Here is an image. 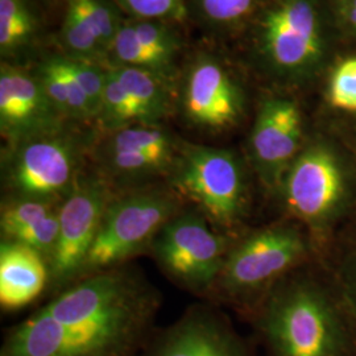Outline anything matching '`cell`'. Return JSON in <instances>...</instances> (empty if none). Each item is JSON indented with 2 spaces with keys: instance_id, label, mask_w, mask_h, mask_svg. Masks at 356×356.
<instances>
[{
  "instance_id": "cell-1",
  "label": "cell",
  "mask_w": 356,
  "mask_h": 356,
  "mask_svg": "<svg viewBox=\"0 0 356 356\" xmlns=\"http://www.w3.org/2000/svg\"><path fill=\"white\" fill-rule=\"evenodd\" d=\"M163 294L131 263L82 277L6 331L0 356H139Z\"/></svg>"
},
{
  "instance_id": "cell-2",
  "label": "cell",
  "mask_w": 356,
  "mask_h": 356,
  "mask_svg": "<svg viewBox=\"0 0 356 356\" xmlns=\"http://www.w3.org/2000/svg\"><path fill=\"white\" fill-rule=\"evenodd\" d=\"M304 267L282 277L248 314L264 356H356L355 321L335 281Z\"/></svg>"
},
{
  "instance_id": "cell-3",
  "label": "cell",
  "mask_w": 356,
  "mask_h": 356,
  "mask_svg": "<svg viewBox=\"0 0 356 356\" xmlns=\"http://www.w3.org/2000/svg\"><path fill=\"white\" fill-rule=\"evenodd\" d=\"M251 51L280 86H302L318 76L330 53L321 0H267L252 19Z\"/></svg>"
},
{
  "instance_id": "cell-4",
  "label": "cell",
  "mask_w": 356,
  "mask_h": 356,
  "mask_svg": "<svg viewBox=\"0 0 356 356\" xmlns=\"http://www.w3.org/2000/svg\"><path fill=\"white\" fill-rule=\"evenodd\" d=\"M273 197L284 218L327 238L355 211L356 164L330 140L305 141Z\"/></svg>"
},
{
  "instance_id": "cell-5",
  "label": "cell",
  "mask_w": 356,
  "mask_h": 356,
  "mask_svg": "<svg viewBox=\"0 0 356 356\" xmlns=\"http://www.w3.org/2000/svg\"><path fill=\"white\" fill-rule=\"evenodd\" d=\"M98 128L79 123L1 149V200L63 204L91 165Z\"/></svg>"
},
{
  "instance_id": "cell-6",
  "label": "cell",
  "mask_w": 356,
  "mask_h": 356,
  "mask_svg": "<svg viewBox=\"0 0 356 356\" xmlns=\"http://www.w3.org/2000/svg\"><path fill=\"white\" fill-rule=\"evenodd\" d=\"M313 242L304 226L286 218L239 235L210 296L250 314L282 277L306 266Z\"/></svg>"
},
{
  "instance_id": "cell-7",
  "label": "cell",
  "mask_w": 356,
  "mask_h": 356,
  "mask_svg": "<svg viewBox=\"0 0 356 356\" xmlns=\"http://www.w3.org/2000/svg\"><path fill=\"white\" fill-rule=\"evenodd\" d=\"M166 184L216 231L241 235L251 191L244 161L234 151L184 140Z\"/></svg>"
},
{
  "instance_id": "cell-8",
  "label": "cell",
  "mask_w": 356,
  "mask_h": 356,
  "mask_svg": "<svg viewBox=\"0 0 356 356\" xmlns=\"http://www.w3.org/2000/svg\"><path fill=\"white\" fill-rule=\"evenodd\" d=\"M186 206L166 182L116 193L103 214L79 279L148 254L157 234Z\"/></svg>"
},
{
  "instance_id": "cell-9",
  "label": "cell",
  "mask_w": 356,
  "mask_h": 356,
  "mask_svg": "<svg viewBox=\"0 0 356 356\" xmlns=\"http://www.w3.org/2000/svg\"><path fill=\"white\" fill-rule=\"evenodd\" d=\"M235 239L188 204L157 234L148 254L173 284L210 297Z\"/></svg>"
},
{
  "instance_id": "cell-10",
  "label": "cell",
  "mask_w": 356,
  "mask_h": 356,
  "mask_svg": "<svg viewBox=\"0 0 356 356\" xmlns=\"http://www.w3.org/2000/svg\"><path fill=\"white\" fill-rule=\"evenodd\" d=\"M182 139L164 124H134L102 132L91 152V168L116 193L166 182Z\"/></svg>"
},
{
  "instance_id": "cell-11",
  "label": "cell",
  "mask_w": 356,
  "mask_h": 356,
  "mask_svg": "<svg viewBox=\"0 0 356 356\" xmlns=\"http://www.w3.org/2000/svg\"><path fill=\"white\" fill-rule=\"evenodd\" d=\"M245 106L242 83L222 60L209 53L191 60L176 101L189 127L213 135L229 132L242 124Z\"/></svg>"
},
{
  "instance_id": "cell-12",
  "label": "cell",
  "mask_w": 356,
  "mask_h": 356,
  "mask_svg": "<svg viewBox=\"0 0 356 356\" xmlns=\"http://www.w3.org/2000/svg\"><path fill=\"white\" fill-rule=\"evenodd\" d=\"M115 193L92 168L60 207V232L49 260L53 297L79 280L103 214Z\"/></svg>"
},
{
  "instance_id": "cell-13",
  "label": "cell",
  "mask_w": 356,
  "mask_h": 356,
  "mask_svg": "<svg viewBox=\"0 0 356 356\" xmlns=\"http://www.w3.org/2000/svg\"><path fill=\"white\" fill-rule=\"evenodd\" d=\"M304 144V114L297 101L282 94L264 97L254 114L247 153L254 176L270 197Z\"/></svg>"
},
{
  "instance_id": "cell-14",
  "label": "cell",
  "mask_w": 356,
  "mask_h": 356,
  "mask_svg": "<svg viewBox=\"0 0 356 356\" xmlns=\"http://www.w3.org/2000/svg\"><path fill=\"white\" fill-rule=\"evenodd\" d=\"M139 356H256L229 317L211 302L189 306L156 329Z\"/></svg>"
},
{
  "instance_id": "cell-15",
  "label": "cell",
  "mask_w": 356,
  "mask_h": 356,
  "mask_svg": "<svg viewBox=\"0 0 356 356\" xmlns=\"http://www.w3.org/2000/svg\"><path fill=\"white\" fill-rule=\"evenodd\" d=\"M67 123L51 102L36 73L3 61L0 65V135L3 147L38 138Z\"/></svg>"
},
{
  "instance_id": "cell-16",
  "label": "cell",
  "mask_w": 356,
  "mask_h": 356,
  "mask_svg": "<svg viewBox=\"0 0 356 356\" xmlns=\"http://www.w3.org/2000/svg\"><path fill=\"white\" fill-rule=\"evenodd\" d=\"M51 284L48 260L13 241L0 242V307L16 312L35 302Z\"/></svg>"
},
{
  "instance_id": "cell-17",
  "label": "cell",
  "mask_w": 356,
  "mask_h": 356,
  "mask_svg": "<svg viewBox=\"0 0 356 356\" xmlns=\"http://www.w3.org/2000/svg\"><path fill=\"white\" fill-rule=\"evenodd\" d=\"M36 76L51 102L66 120L95 126L97 116L91 103L69 70L65 56H54L44 60L36 70Z\"/></svg>"
},
{
  "instance_id": "cell-18",
  "label": "cell",
  "mask_w": 356,
  "mask_h": 356,
  "mask_svg": "<svg viewBox=\"0 0 356 356\" xmlns=\"http://www.w3.org/2000/svg\"><path fill=\"white\" fill-rule=\"evenodd\" d=\"M140 110L144 124H164L175 113V85L148 70L107 65Z\"/></svg>"
},
{
  "instance_id": "cell-19",
  "label": "cell",
  "mask_w": 356,
  "mask_h": 356,
  "mask_svg": "<svg viewBox=\"0 0 356 356\" xmlns=\"http://www.w3.org/2000/svg\"><path fill=\"white\" fill-rule=\"evenodd\" d=\"M60 41L66 57L95 64L107 61L108 45L76 0L67 1Z\"/></svg>"
},
{
  "instance_id": "cell-20",
  "label": "cell",
  "mask_w": 356,
  "mask_h": 356,
  "mask_svg": "<svg viewBox=\"0 0 356 356\" xmlns=\"http://www.w3.org/2000/svg\"><path fill=\"white\" fill-rule=\"evenodd\" d=\"M38 35V16L28 0H0V51L6 58L28 51Z\"/></svg>"
},
{
  "instance_id": "cell-21",
  "label": "cell",
  "mask_w": 356,
  "mask_h": 356,
  "mask_svg": "<svg viewBox=\"0 0 356 356\" xmlns=\"http://www.w3.org/2000/svg\"><path fill=\"white\" fill-rule=\"evenodd\" d=\"M134 124H144L140 110L106 65V82L95 126L102 132H108Z\"/></svg>"
},
{
  "instance_id": "cell-22",
  "label": "cell",
  "mask_w": 356,
  "mask_h": 356,
  "mask_svg": "<svg viewBox=\"0 0 356 356\" xmlns=\"http://www.w3.org/2000/svg\"><path fill=\"white\" fill-rule=\"evenodd\" d=\"M206 26L229 31L252 20L264 0H191Z\"/></svg>"
},
{
  "instance_id": "cell-23",
  "label": "cell",
  "mask_w": 356,
  "mask_h": 356,
  "mask_svg": "<svg viewBox=\"0 0 356 356\" xmlns=\"http://www.w3.org/2000/svg\"><path fill=\"white\" fill-rule=\"evenodd\" d=\"M61 204L41 200H1L0 234L1 239H10L16 232L35 225L57 211Z\"/></svg>"
},
{
  "instance_id": "cell-24",
  "label": "cell",
  "mask_w": 356,
  "mask_h": 356,
  "mask_svg": "<svg viewBox=\"0 0 356 356\" xmlns=\"http://www.w3.org/2000/svg\"><path fill=\"white\" fill-rule=\"evenodd\" d=\"M327 99L334 108L356 115V57L335 66L329 79Z\"/></svg>"
},
{
  "instance_id": "cell-25",
  "label": "cell",
  "mask_w": 356,
  "mask_h": 356,
  "mask_svg": "<svg viewBox=\"0 0 356 356\" xmlns=\"http://www.w3.org/2000/svg\"><path fill=\"white\" fill-rule=\"evenodd\" d=\"M58 232H60V209L51 213V216H45L38 223L31 225L26 229L16 232L10 239H1V241H13V242L26 245L35 250L38 254H42L49 263L58 241Z\"/></svg>"
},
{
  "instance_id": "cell-26",
  "label": "cell",
  "mask_w": 356,
  "mask_h": 356,
  "mask_svg": "<svg viewBox=\"0 0 356 356\" xmlns=\"http://www.w3.org/2000/svg\"><path fill=\"white\" fill-rule=\"evenodd\" d=\"M132 19H148L163 22H184L186 19L185 0H116Z\"/></svg>"
},
{
  "instance_id": "cell-27",
  "label": "cell",
  "mask_w": 356,
  "mask_h": 356,
  "mask_svg": "<svg viewBox=\"0 0 356 356\" xmlns=\"http://www.w3.org/2000/svg\"><path fill=\"white\" fill-rule=\"evenodd\" d=\"M65 60L69 70L76 78L79 86L85 91L88 99L91 103V107L95 113V116L98 118L101 102H102L104 82H106V65L74 60L66 56H65Z\"/></svg>"
},
{
  "instance_id": "cell-28",
  "label": "cell",
  "mask_w": 356,
  "mask_h": 356,
  "mask_svg": "<svg viewBox=\"0 0 356 356\" xmlns=\"http://www.w3.org/2000/svg\"><path fill=\"white\" fill-rule=\"evenodd\" d=\"M334 281L356 323V250L350 251L341 259Z\"/></svg>"
},
{
  "instance_id": "cell-29",
  "label": "cell",
  "mask_w": 356,
  "mask_h": 356,
  "mask_svg": "<svg viewBox=\"0 0 356 356\" xmlns=\"http://www.w3.org/2000/svg\"><path fill=\"white\" fill-rule=\"evenodd\" d=\"M335 13L342 29L356 38V0H335Z\"/></svg>"
},
{
  "instance_id": "cell-30",
  "label": "cell",
  "mask_w": 356,
  "mask_h": 356,
  "mask_svg": "<svg viewBox=\"0 0 356 356\" xmlns=\"http://www.w3.org/2000/svg\"><path fill=\"white\" fill-rule=\"evenodd\" d=\"M353 132L355 134V138H356V115L354 116V120H353Z\"/></svg>"
},
{
  "instance_id": "cell-31",
  "label": "cell",
  "mask_w": 356,
  "mask_h": 356,
  "mask_svg": "<svg viewBox=\"0 0 356 356\" xmlns=\"http://www.w3.org/2000/svg\"><path fill=\"white\" fill-rule=\"evenodd\" d=\"M66 1H70V0H66Z\"/></svg>"
}]
</instances>
